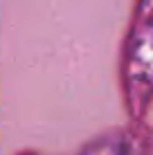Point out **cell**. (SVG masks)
Returning a JSON list of instances; mask_svg holds the SVG:
<instances>
[]
</instances>
